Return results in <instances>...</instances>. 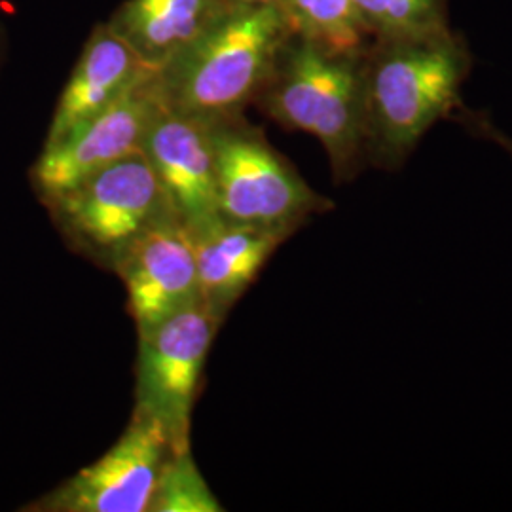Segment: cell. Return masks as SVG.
<instances>
[{"label":"cell","mask_w":512,"mask_h":512,"mask_svg":"<svg viewBox=\"0 0 512 512\" xmlns=\"http://www.w3.org/2000/svg\"><path fill=\"white\" fill-rule=\"evenodd\" d=\"M217 124L162 107L143 145L177 219L194 236L224 220L217 184Z\"/></svg>","instance_id":"9c48e42d"},{"label":"cell","mask_w":512,"mask_h":512,"mask_svg":"<svg viewBox=\"0 0 512 512\" xmlns=\"http://www.w3.org/2000/svg\"><path fill=\"white\" fill-rule=\"evenodd\" d=\"M365 52L340 54L289 37L255 105L281 128L317 137L336 184L351 183L366 162Z\"/></svg>","instance_id":"7a4b0ae2"},{"label":"cell","mask_w":512,"mask_h":512,"mask_svg":"<svg viewBox=\"0 0 512 512\" xmlns=\"http://www.w3.org/2000/svg\"><path fill=\"white\" fill-rule=\"evenodd\" d=\"M372 40H410L450 31L446 0H353Z\"/></svg>","instance_id":"9a60e30c"},{"label":"cell","mask_w":512,"mask_h":512,"mask_svg":"<svg viewBox=\"0 0 512 512\" xmlns=\"http://www.w3.org/2000/svg\"><path fill=\"white\" fill-rule=\"evenodd\" d=\"M289 37L281 8H232L158 71L165 109L217 122L238 118L255 103Z\"/></svg>","instance_id":"3957f363"},{"label":"cell","mask_w":512,"mask_h":512,"mask_svg":"<svg viewBox=\"0 0 512 512\" xmlns=\"http://www.w3.org/2000/svg\"><path fill=\"white\" fill-rule=\"evenodd\" d=\"M46 207L67 245L109 270L135 239L177 217L143 150L101 169Z\"/></svg>","instance_id":"277c9868"},{"label":"cell","mask_w":512,"mask_h":512,"mask_svg":"<svg viewBox=\"0 0 512 512\" xmlns=\"http://www.w3.org/2000/svg\"><path fill=\"white\" fill-rule=\"evenodd\" d=\"M234 8H281L283 0H228Z\"/></svg>","instance_id":"ac0fdd59"},{"label":"cell","mask_w":512,"mask_h":512,"mask_svg":"<svg viewBox=\"0 0 512 512\" xmlns=\"http://www.w3.org/2000/svg\"><path fill=\"white\" fill-rule=\"evenodd\" d=\"M194 238L200 300L222 323L291 234L222 220Z\"/></svg>","instance_id":"8fae6325"},{"label":"cell","mask_w":512,"mask_h":512,"mask_svg":"<svg viewBox=\"0 0 512 512\" xmlns=\"http://www.w3.org/2000/svg\"><path fill=\"white\" fill-rule=\"evenodd\" d=\"M112 272L128 293L129 315L139 334L200 300L196 238L177 217H169L135 239Z\"/></svg>","instance_id":"30bf717a"},{"label":"cell","mask_w":512,"mask_h":512,"mask_svg":"<svg viewBox=\"0 0 512 512\" xmlns=\"http://www.w3.org/2000/svg\"><path fill=\"white\" fill-rule=\"evenodd\" d=\"M173 452L164 425L135 406L128 427L101 458L42 495L27 511L148 512L156 482Z\"/></svg>","instance_id":"52a82bcc"},{"label":"cell","mask_w":512,"mask_h":512,"mask_svg":"<svg viewBox=\"0 0 512 512\" xmlns=\"http://www.w3.org/2000/svg\"><path fill=\"white\" fill-rule=\"evenodd\" d=\"M469 69V48L452 29L435 37L372 40L363 61L368 165L403 169L423 135L461 107Z\"/></svg>","instance_id":"6da1fadb"},{"label":"cell","mask_w":512,"mask_h":512,"mask_svg":"<svg viewBox=\"0 0 512 512\" xmlns=\"http://www.w3.org/2000/svg\"><path fill=\"white\" fill-rule=\"evenodd\" d=\"M219 497L205 482L192 448L173 452L156 482L148 512H222Z\"/></svg>","instance_id":"2e32d148"},{"label":"cell","mask_w":512,"mask_h":512,"mask_svg":"<svg viewBox=\"0 0 512 512\" xmlns=\"http://www.w3.org/2000/svg\"><path fill=\"white\" fill-rule=\"evenodd\" d=\"M150 73L156 71L145 67L107 23L97 27L59 97L46 143H54L110 107Z\"/></svg>","instance_id":"7c38bea8"},{"label":"cell","mask_w":512,"mask_h":512,"mask_svg":"<svg viewBox=\"0 0 512 512\" xmlns=\"http://www.w3.org/2000/svg\"><path fill=\"white\" fill-rule=\"evenodd\" d=\"M281 12L293 37L340 54H359L368 48V35L353 0H283Z\"/></svg>","instance_id":"5bb4252c"},{"label":"cell","mask_w":512,"mask_h":512,"mask_svg":"<svg viewBox=\"0 0 512 512\" xmlns=\"http://www.w3.org/2000/svg\"><path fill=\"white\" fill-rule=\"evenodd\" d=\"M458 116H454L458 122H461L465 128L471 129L478 137H484L488 141H494L495 145L505 148L512 158V139L509 135H505L501 129L495 128L492 120H488L486 116H482L480 112H471L465 109L463 105L458 109Z\"/></svg>","instance_id":"e0dca14e"},{"label":"cell","mask_w":512,"mask_h":512,"mask_svg":"<svg viewBox=\"0 0 512 512\" xmlns=\"http://www.w3.org/2000/svg\"><path fill=\"white\" fill-rule=\"evenodd\" d=\"M232 8L228 0H128L107 25L158 73Z\"/></svg>","instance_id":"4fadbf2b"},{"label":"cell","mask_w":512,"mask_h":512,"mask_svg":"<svg viewBox=\"0 0 512 512\" xmlns=\"http://www.w3.org/2000/svg\"><path fill=\"white\" fill-rule=\"evenodd\" d=\"M222 219L293 236L306 222L334 209L243 116L222 120L215 131Z\"/></svg>","instance_id":"5b68a950"},{"label":"cell","mask_w":512,"mask_h":512,"mask_svg":"<svg viewBox=\"0 0 512 512\" xmlns=\"http://www.w3.org/2000/svg\"><path fill=\"white\" fill-rule=\"evenodd\" d=\"M156 76L147 74L110 107L44 145L33 167L40 202H54L101 169L143 150L148 129L164 107Z\"/></svg>","instance_id":"ba28073f"},{"label":"cell","mask_w":512,"mask_h":512,"mask_svg":"<svg viewBox=\"0 0 512 512\" xmlns=\"http://www.w3.org/2000/svg\"><path fill=\"white\" fill-rule=\"evenodd\" d=\"M219 319L198 302L139 334L135 406L160 421L177 450L190 446L192 410Z\"/></svg>","instance_id":"8992f818"}]
</instances>
